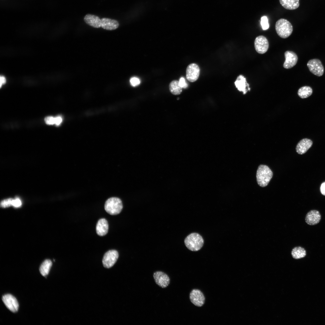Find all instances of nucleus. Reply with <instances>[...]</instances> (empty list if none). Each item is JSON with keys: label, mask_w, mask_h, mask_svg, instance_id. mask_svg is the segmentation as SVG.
Wrapping results in <instances>:
<instances>
[{"label": "nucleus", "mask_w": 325, "mask_h": 325, "mask_svg": "<svg viewBox=\"0 0 325 325\" xmlns=\"http://www.w3.org/2000/svg\"><path fill=\"white\" fill-rule=\"evenodd\" d=\"M273 172L267 166L259 165L257 171L256 178L258 185L262 187L267 186L273 176Z\"/></svg>", "instance_id": "obj_1"}, {"label": "nucleus", "mask_w": 325, "mask_h": 325, "mask_svg": "<svg viewBox=\"0 0 325 325\" xmlns=\"http://www.w3.org/2000/svg\"><path fill=\"white\" fill-rule=\"evenodd\" d=\"M186 246L190 250L193 251H197L203 246L204 240L199 234L192 233L187 236L184 240Z\"/></svg>", "instance_id": "obj_2"}, {"label": "nucleus", "mask_w": 325, "mask_h": 325, "mask_svg": "<svg viewBox=\"0 0 325 325\" xmlns=\"http://www.w3.org/2000/svg\"><path fill=\"white\" fill-rule=\"evenodd\" d=\"M275 28L278 35L283 39L289 37L293 31L292 26L291 23L283 18L280 19L276 22Z\"/></svg>", "instance_id": "obj_3"}, {"label": "nucleus", "mask_w": 325, "mask_h": 325, "mask_svg": "<svg viewBox=\"0 0 325 325\" xmlns=\"http://www.w3.org/2000/svg\"><path fill=\"white\" fill-rule=\"evenodd\" d=\"M123 208L121 200L116 197H112L107 199L104 205V209L108 214L112 215L119 214Z\"/></svg>", "instance_id": "obj_4"}, {"label": "nucleus", "mask_w": 325, "mask_h": 325, "mask_svg": "<svg viewBox=\"0 0 325 325\" xmlns=\"http://www.w3.org/2000/svg\"><path fill=\"white\" fill-rule=\"evenodd\" d=\"M307 66L309 71L314 75L322 76L324 72V68L321 62L318 59H312L308 61Z\"/></svg>", "instance_id": "obj_5"}, {"label": "nucleus", "mask_w": 325, "mask_h": 325, "mask_svg": "<svg viewBox=\"0 0 325 325\" xmlns=\"http://www.w3.org/2000/svg\"><path fill=\"white\" fill-rule=\"evenodd\" d=\"M119 257L118 252L115 250H110L104 255L102 259L104 266L106 268L112 267L116 263Z\"/></svg>", "instance_id": "obj_6"}, {"label": "nucleus", "mask_w": 325, "mask_h": 325, "mask_svg": "<svg viewBox=\"0 0 325 325\" xmlns=\"http://www.w3.org/2000/svg\"><path fill=\"white\" fill-rule=\"evenodd\" d=\"M254 46L256 51L259 54H263L268 51L269 46L267 39L263 36L257 37L254 41Z\"/></svg>", "instance_id": "obj_7"}, {"label": "nucleus", "mask_w": 325, "mask_h": 325, "mask_svg": "<svg viewBox=\"0 0 325 325\" xmlns=\"http://www.w3.org/2000/svg\"><path fill=\"white\" fill-rule=\"evenodd\" d=\"M190 299L191 302L197 307L202 306L204 304L205 297L202 292L197 289H193L190 294Z\"/></svg>", "instance_id": "obj_8"}, {"label": "nucleus", "mask_w": 325, "mask_h": 325, "mask_svg": "<svg viewBox=\"0 0 325 325\" xmlns=\"http://www.w3.org/2000/svg\"><path fill=\"white\" fill-rule=\"evenodd\" d=\"M200 73V69L198 65L194 63H191L186 69V78L190 82H194L198 78Z\"/></svg>", "instance_id": "obj_9"}, {"label": "nucleus", "mask_w": 325, "mask_h": 325, "mask_svg": "<svg viewBox=\"0 0 325 325\" xmlns=\"http://www.w3.org/2000/svg\"><path fill=\"white\" fill-rule=\"evenodd\" d=\"M2 300L6 307L13 312H16L18 310L19 304L16 298L10 294L3 296Z\"/></svg>", "instance_id": "obj_10"}, {"label": "nucleus", "mask_w": 325, "mask_h": 325, "mask_svg": "<svg viewBox=\"0 0 325 325\" xmlns=\"http://www.w3.org/2000/svg\"><path fill=\"white\" fill-rule=\"evenodd\" d=\"M153 276L156 284L162 288L167 287L170 283L169 277L167 274L162 272H156L153 274Z\"/></svg>", "instance_id": "obj_11"}, {"label": "nucleus", "mask_w": 325, "mask_h": 325, "mask_svg": "<svg viewBox=\"0 0 325 325\" xmlns=\"http://www.w3.org/2000/svg\"><path fill=\"white\" fill-rule=\"evenodd\" d=\"M284 56L285 60L283 64L284 68L290 69L296 65L298 57L296 53L292 51H286L284 53Z\"/></svg>", "instance_id": "obj_12"}, {"label": "nucleus", "mask_w": 325, "mask_h": 325, "mask_svg": "<svg viewBox=\"0 0 325 325\" xmlns=\"http://www.w3.org/2000/svg\"><path fill=\"white\" fill-rule=\"evenodd\" d=\"M321 219L319 212L316 210H311L307 214L305 218L306 222L308 224L313 225L318 223Z\"/></svg>", "instance_id": "obj_13"}, {"label": "nucleus", "mask_w": 325, "mask_h": 325, "mask_svg": "<svg viewBox=\"0 0 325 325\" xmlns=\"http://www.w3.org/2000/svg\"><path fill=\"white\" fill-rule=\"evenodd\" d=\"M312 144L313 142L310 139H303L297 144L296 147V151L299 154H303L311 147Z\"/></svg>", "instance_id": "obj_14"}, {"label": "nucleus", "mask_w": 325, "mask_h": 325, "mask_svg": "<svg viewBox=\"0 0 325 325\" xmlns=\"http://www.w3.org/2000/svg\"><path fill=\"white\" fill-rule=\"evenodd\" d=\"M234 84L238 90L243 92L244 94H246L248 91H250V89L246 78L242 75H240L237 77Z\"/></svg>", "instance_id": "obj_15"}, {"label": "nucleus", "mask_w": 325, "mask_h": 325, "mask_svg": "<svg viewBox=\"0 0 325 325\" xmlns=\"http://www.w3.org/2000/svg\"><path fill=\"white\" fill-rule=\"evenodd\" d=\"M101 20V27L104 29L112 30L116 29L119 26V23L116 20L107 18H103Z\"/></svg>", "instance_id": "obj_16"}, {"label": "nucleus", "mask_w": 325, "mask_h": 325, "mask_svg": "<svg viewBox=\"0 0 325 325\" xmlns=\"http://www.w3.org/2000/svg\"><path fill=\"white\" fill-rule=\"evenodd\" d=\"M84 20L87 24L93 27L99 28L101 27V20L97 16L87 14L85 16Z\"/></svg>", "instance_id": "obj_17"}, {"label": "nucleus", "mask_w": 325, "mask_h": 325, "mask_svg": "<svg viewBox=\"0 0 325 325\" xmlns=\"http://www.w3.org/2000/svg\"><path fill=\"white\" fill-rule=\"evenodd\" d=\"M108 230V224L107 220L102 218L99 219L96 226L97 234L100 236H104L106 235Z\"/></svg>", "instance_id": "obj_18"}, {"label": "nucleus", "mask_w": 325, "mask_h": 325, "mask_svg": "<svg viewBox=\"0 0 325 325\" xmlns=\"http://www.w3.org/2000/svg\"><path fill=\"white\" fill-rule=\"evenodd\" d=\"M281 5L285 8L289 10H295L299 5V0H279Z\"/></svg>", "instance_id": "obj_19"}, {"label": "nucleus", "mask_w": 325, "mask_h": 325, "mask_svg": "<svg viewBox=\"0 0 325 325\" xmlns=\"http://www.w3.org/2000/svg\"><path fill=\"white\" fill-rule=\"evenodd\" d=\"M306 251L301 246L296 247L293 248L291 252L292 257L295 259H299L304 257L306 255Z\"/></svg>", "instance_id": "obj_20"}, {"label": "nucleus", "mask_w": 325, "mask_h": 325, "mask_svg": "<svg viewBox=\"0 0 325 325\" xmlns=\"http://www.w3.org/2000/svg\"><path fill=\"white\" fill-rule=\"evenodd\" d=\"M169 89L170 92L173 94L178 95L181 93L182 88L179 85V81L174 80L169 84Z\"/></svg>", "instance_id": "obj_21"}, {"label": "nucleus", "mask_w": 325, "mask_h": 325, "mask_svg": "<svg viewBox=\"0 0 325 325\" xmlns=\"http://www.w3.org/2000/svg\"><path fill=\"white\" fill-rule=\"evenodd\" d=\"M52 265V262L49 259L45 260L42 264L39 271L43 276H45L48 274Z\"/></svg>", "instance_id": "obj_22"}, {"label": "nucleus", "mask_w": 325, "mask_h": 325, "mask_svg": "<svg viewBox=\"0 0 325 325\" xmlns=\"http://www.w3.org/2000/svg\"><path fill=\"white\" fill-rule=\"evenodd\" d=\"M313 92L312 89L310 86H304L299 88L298 91V96L301 98H305L311 96Z\"/></svg>", "instance_id": "obj_23"}, {"label": "nucleus", "mask_w": 325, "mask_h": 325, "mask_svg": "<svg viewBox=\"0 0 325 325\" xmlns=\"http://www.w3.org/2000/svg\"><path fill=\"white\" fill-rule=\"evenodd\" d=\"M261 24L263 30H266L269 28V24L267 17L264 16L261 17Z\"/></svg>", "instance_id": "obj_24"}, {"label": "nucleus", "mask_w": 325, "mask_h": 325, "mask_svg": "<svg viewBox=\"0 0 325 325\" xmlns=\"http://www.w3.org/2000/svg\"><path fill=\"white\" fill-rule=\"evenodd\" d=\"M13 199L9 198L2 200L0 203V206L2 208H6L12 206Z\"/></svg>", "instance_id": "obj_25"}, {"label": "nucleus", "mask_w": 325, "mask_h": 325, "mask_svg": "<svg viewBox=\"0 0 325 325\" xmlns=\"http://www.w3.org/2000/svg\"><path fill=\"white\" fill-rule=\"evenodd\" d=\"M44 120L47 124L53 125L55 124V118L52 116H47L45 118Z\"/></svg>", "instance_id": "obj_26"}, {"label": "nucleus", "mask_w": 325, "mask_h": 325, "mask_svg": "<svg viewBox=\"0 0 325 325\" xmlns=\"http://www.w3.org/2000/svg\"><path fill=\"white\" fill-rule=\"evenodd\" d=\"M130 83L132 86H135L138 85L140 84V81L139 79L138 78L133 77L130 79Z\"/></svg>", "instance_id": "obj_27"}, {"label": "nucleus", "mask_w": 325, "mask_h": 325, "mask_svg": "<svg viewBox=\"0 0 325 325\" xmlns=\"http://www.w3.org/2000/svg\"><path fill=\"white\" fill-rule=\"evenodd\" d=\"M179 85L183 88H186L188 87V85L184 77H181L179 81Z\"/></svg>", "instance_id": "obj_28"}, {"label": "nucleus", "mask_w": 325, "mask_h": 325, "mask_svg": "<svg viewBox=\"0 0 325 325\" xmlns=\"http://www.w3.org/2000/svg\"><path fill=\"white\" fill-rule=\"evenodd\" d=\"M21 204V202L20 200L18 198H17L15 199H13L12 206L15 207H20Z\"/></svg>", "instance_id": "obj_29"}, {"label": "nucleus", "mask_w": 325, "mask_h": 325, "mask_svg": "<svg viewBox=\"0 0 325 325\" xmlns=\"http://www.w3.org/2000/svg\"><path fill=\"white\" fill-rule=\"evenodd\" d=\"M55 118V124L56 125H59L62 121V118L60 116L56 117Z\"/></svg>", "instance_id": "obj_30"}, {"label": "nucleus", "mask_w": 325, "mask_h": 325, "mask_svg": "<svg viewBox=\"0 0 325 325\" xmlns=\"http://www.w3.org/2000/svg\"><path fill=\"white\" fill-rule=\"evenodd\" d=\"M320 190L321 193L323 195L325 196V182L321 184Z\"/></svg>", "instance_id": "obj_31"}, {"label": "nucleus", "mask_w": 325, "mask_h": 325, "mask_svg": "<svg viewBox=\"0 0 325 325\" xmlns=\"http://www.w3.org/2000/svg\"><path fill=\"white\" fill-rule=\"evenodd\" d=\"M0 87H2V86L5 84L6 82V79L5 77L2 76L0 77Z\"/></svg>", "instance_id": "obj_32"}]
</instances>
